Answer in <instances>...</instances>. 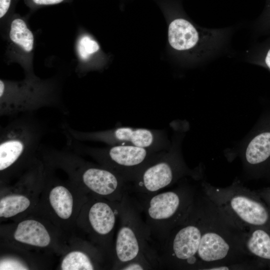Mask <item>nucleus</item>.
Segmentation results:
<instances>
[{
  "label": "nucleus",
  "instance_id": "1",
  "mask_svg": "<svg viewBox=\"0 0 270 270\" xmlns=\"http://www.w3.org/2000/svg\"><path fill=\"white\" fill-rule=\"evenodd\" d=\"M250 257L244 248L240 230L206 197V216L195 270L248 269L252 264Z\"/></svg>",
  "mask_w": 270,
  "mask_h": 270
},
{
  "label": "nucleus",
  "instance_id": "2",
  "mask_svg": "<svg viewBox=\"0 0 270 270\" xmlns=\"http://www.w3.org/2000/svg\"><path fill=\"white\" fill-rule=\"evenodd\" d=\"M183 179L175 188L146 198L136 199L129 194L141 212L149 232L150 244L156 252L172 230L188 216L195 204L198 190Z\"/></svg>",
  "mask_w": 270,
  "mask_h": 270
},
{
  "label": "nucleus",
  "instance_id": "3",
  "mask_svg": "<svg viewBox=\"0 0 270 270\" xmlns=\"http://www.w3.org/2000/svg\"><path fill=\"white\" fill-rule=\"evenodd\" d=\"M197 196L188 216L156 250L158 269L195 270L206 210V198L200 190Z\"/></svg>",
  "mask_w": 270,
  "mask_h": 270
},
{
  "label": "nucleus",
  "instance_id": "4",
  "mask_svg": "<svg viewBox=\"0 0 270 270\" xmlns=\"http://www.w3.org/2000/svg\"><path fill=\"white\" fill-rule=\"evenodd\" d=\"M200 188L221 213L240 230L263 227L270 221L268 208L240 180L222 188L203 181Z\"/></svg>",
  "mask_w": 270,
  "mask_h": 270
},
{
  "label": "nucleus",
  "instance_id": "5",
  "mask_svg": "<svg viewBox=\"0 0 270 270\" xmlns=\"http://www.w3.org/2000/svg\"><path fill=\"white\" fill-rule=\"evenodd\" d=\"M120 226L114 246V268L134 260L150 262L158 268L156 254L150 244V234L141 212L128 194L120 202Z\"/></svg>",
  "mask_w": 270,
  "mask_h": 270
},
{
  "label": "nucleus",
  "instance_id": "6",
  "mask_svg": "<svg viewBox=\"0 0 270 270\" xmlns=\"http://www.w3.org/2000/svg\"><path fill=\"white\" fill-rule=\"evenodd\" d=\"M187 167L178 148L156 154L128 184V194L136 199L157 194L180 182L186 176H196Z\"/></svg>",
  "mask_w": 270,
  "mask_h": 270
},
{
  "label": "nucleus",
  "instance_id": "7",
  "mask_svg": "<svg viewBox=\"0 0 270 270\" xmlns=\"http://www.w3.org/2000/svg\"><path fill=\"white\" fill-rule=\"evenodd\" d=\"M43 130L30 116L14 120L2 128L0 138V170L12 167L38 148Z\"/></svg>",
  "mask_w": 270,
  "mask_h": 270
},
{
  "label": "nucleus",
  "instance_id": "8",
  "mask_svg": "<svg viewBox=\"0 0 270 270\" xmlns=\"http://www.w3.org/2000/svg\"><path fill=\"white\" fill-rule=\"evenodd\" d=\"M106 168L122 177L128 185L135 179L158 150L130 145H114L103 148L87 149Z\"/></svg>",
  "mask_w": 270,
  "mask_h": 270
},
{
  "label": "nucleus",
  "instance_id": "9",
  "mask_svg": "<svg viewBox=\"0 0 270 270\" xmlns=\"http://www.w3.org/2000/svg\"><path fill=\"white\" fill-rule=\"evenodd\" d=\"M68 138L76 140L98 141L114 145H130L158 150L161 143L158 132L146 128L119 127L106 130L85 132L64 126Z\"/></svg>",
  "mask_w": 270,
  "mask_h": 270
},
{
  "label": "nucleus",
  "instance_id": "10",
  "mask_svg": "<svg viewBox=\"0 0 270 270\" xmlns=\"http://www.w3.org/2000/svg\"><path fill=\"white\" fill-rule=\"evenodd\" d=\"M222 33L218 30H198L184 18L172 21L168 28V42L174 49L183 51L198 47L207 54L216 49L220 41Z\"/></svg>",
  "mask_w": 270,
  "mask_h": 270
},
{
  "label": "nucleus",
  "instance_id": "11",
  "mask_svg": "<svg viewBox=\"0 0 270 270\" xmlns=\"http://www.w3.org/2000/svg\"><path fill=\"white\" fill-rule=\"evenodd\" d=\"M84 185L94 194L121 202L128 193V184L116 173L106 168H86L80 174Z\"/></svg>",
  "mask_w": 270,
  "mask_h": 270
},
{
  "label": "nucleus",
  "instance_id": "12",
  "mask_svg": "<svg viewBox=\"0 0 270 270\" xmlns=\"http://www.w3.org/2000/svg\"><path fill=\"white\" fill-rule=\"evenodd\" d=\"M120 202L108 203L98 200L90 207L88 218L93 233L102 238H108L112 234L118 218Z\"/></svg>",
  "mask_w": 270,
  "mask_h": 270
},
{
  "label": "nucleus",
  "instance_id": "13",
  "mask_svg": "<svg viewBox=\"0 0 270 270\" xmlns=\"http://www.w3.org/2000/svg\"><path fill=\"white\" fill-rule=\"evenodd\" d=\"M240 156L247 174L268 160L270 158V130L247 137L240 150Z\"/></svg>",
  "mask_w": 270,
  "mask_h": 270
},
{
  "label": "nucleus",
  "instance_id": "14",
  "mask_svg": "<svg viewBox=\"0 0 270 270\" xmlns=\"http://www.w3.org/2000/svg\"><path fill=\"white\" fill-rule=\"evenodd\" d=\"M240 232L244 248L250 257L270 260L268 232L262 227H252Z\"/></svg>",
  "mask_w": 270,
  "mask_h": 270
},
{
  "label": "nucleus",
  "instance_id": "15",
  "mask_svg": "<svg viewBox=\"0 0 270 270\" xmlns=\"http://www.w3.org/2000/svg\"><path fill=\"white\" fill-rule=\"evenodd\" d=\"M14 237L18 242L38 247H46L50 242V236L44 226L34 220H24L20 222Z\"/></svg>",
  "mask_w": 270,
  "mask_h": 270
},
{
  "label": "nucleus",
  "instance_id": "16",
  "mask_svg": "<svg viewBox=\"0 0 270 270\" xmlns=\"http://www.w3.org/2000/svg\"><path fill=\"white\" fill-rule=\"evenodd\" d=\"M49 200L56 214L61 218L66 220L72 215L73 210V198L70 192L62 186L54 187L49 194Z\"/></svg>",
  "mask_w": 270,
  "mask_h": 270
},
{
  "label": "nucleus",
  "instance_id": "17",
  "mask_svg": "<svg viewBox=\"0 0 270 270\" xmlns=\"http://www.w3.org/2000/svg\"><path fill=\"white\" fill-rule=\"evenodd\" d=\"M10 38L11 40L26 52H30L34 48V36L25 22L20 18L14 19L10 24Z\"/></svg>",
  "mask_w": 270,
  "mask_h": 270
},
{
  "label": "nucleus",
  "instance_id": "18",
  "mask_svg": "<svg viewBox=\"0 0 270 270\" xmlns=\"http://www.w3.org/2000/svg\"><path fill=\"white\" fill-rule=\"evenodd\" d=\"M30 204V200L23 195L4 196L0 200V216L8 218L14 216L26 210Z\"/></svg>",
  "mask_w": 270,
  "mask_h": 270
},
{
  "label": "nucleus",
  "instance_id": "19",
  "mask_svg": "<svg viewBox=\"0 0 270 270\" xmlns=\"http://www.w3.org/2000/svg\"><path fill=\"white\" fill-rule=\"evenodd\" d=\"M61 269L62 270H92L95 266L90 257L80 251H73L64 258Z\"/></svg>",
  "mask_w": 270,
  "mask_h": 270
},
{
  "label": "nucleus",
  "instance_id": "20",
  "mask_svg": "<svg viewBox=\"0 0 270 270\" xmlns=\"http://www.w3.org/2000/svg\"><path fill=\"white\" fill-rule=\"evenodd\" d=\"M99 45L88 36H82L78 44V52L80 58L87 60L90 56L99 50Z\"/></svg>",
  "mask_w": 270,
  "mask_h": 270
},
{
  "label": "nucleus",
  "instance_id": "21",
  "mask_svg": "<svg viewBox=\"0 0 270 270\" xmlns=\"http://www.w3.org/2000/svg\"><path fill=\"white\" fill-rule=\"evenodd\" d=\"M118 270H154L152 266L148 262L134 260L128 262L121 266Z\"/></svg>",
  "mask_w": 270,
  "mask_h": 270
},
{
  "label": "nucleus",
  "instance_id": "22",
  "mask_svg": "<svg viewBox=\"0 0 270 270\" xmlns=\"http://www.w3.org/2000/svg\"><path fill=\"white\" fill-rule=\"evenodd\" d=\"M12 0H0V18H2L8 12Z\"/></svg>",
  "mask_w": 270,
  "mask_h": 270
},
{
  "label": "nucleus",
  "instance_id": "23",
  "mask_svg": "<svg viewBox=\"0 0 270 270\" xmlns=\"http://www.w3.org/2000/svg\"><path fill=\"white\" fill-rule=\"evenodd\" d=\"M260 63L270 70V47L262 54Z\"/></svg>",
  "mask_w": 270,
  "mask_h": 270
},
{
  "label": "nucleus",
  "instance_id": "24",
  "mask_svg": "<svg viewBox=\"0 0 270 270\" xmlns=\"http://www.w3.org/2000/svg\"><path fill=\"white\" fill-rule=\"evenodd\" d=\"M33 2L38 6L56 4L63 2L64 0H32Z\"/></svg>",
  "mask_w": 270,
  "mask_h": 270
},
{
  "label": "nucleus",
  "instance_id": "25",
  "mask_svg": "<svg viewBox=\"0 0 270 270\" xmlns=\"http://www.w3.org/2000/svg\"><path fill=\"white\" fill-rule=\"evenodd\" d=\"M266 20L270 24V0L268 1V4L266 6Z\"/></svg>",
  "mask_w": 270,
  "mask_h": 270
}]
</instances>
